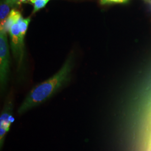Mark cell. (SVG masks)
<instances>
[{
	"instance_id": "9c48e42d",
	"label": "cell",
	"mask_w": 151,
	"mask_h": 151,
	"mask_svg": "<svg viewBox=\"0 0 151 151\" xmlns=\"http://www.w3.org/2000/svg\"><path fill=\"white\" fill-rule=\"evenodd\" d=\"M27 1V0H17V4H19V5H20V4H22V3L25 2Z\"/></svg>"
},
{
	"instance_id": "30bf717a",
	"label": "cell",
	"mask_w": 151,
	"mask_h": 151,
	"mask_svg": "<svg viewBox=\"0 0 151 151\" xmlns=\"http://www.w3.org/2000/svg\"><path fill=\"white\" fill-rule=\"evenodd\" d=\"M29 1H30V2L32 4H33L34 3V2H35L36 0H29Z\"/></svg>"
},
{
	"instance_id": "ba28073f",
	"label": "cell",
	"mask_w": 151,
	"mask_h": 151,
	"mask_svg": "<svg viewBox=\"0 0 151 151\" xmlns=\"http://www.w3.org/2000/svg\"><path fill=\"white\" fill-rule=\"evenodd\" d=\"M101 5L112 4H123L128 2L129 0H100Z\"/></svg>"
},
{
	"instance_id": "277c9868",
	"label": "cell",
	"mask_w": 151,
	"mask_h": 151,
	"mask_svg": "<svg viewBox=\"0 0 151 151\" xmlns=\"http://www.w3.org/2000/svg\"><path fill=\"white\" fill-rule=\"evenodd\" d=\"M22 17L20 11L15 9L12 10L5 22L1 23L0 30H3L6 32H9L12 26L14 24L19 22Z\"/></svg>"
},
{
	"instance_id": "5b68a950",
	"label": "cell",
	"mask_w": 151,
	"mask_h": 151,
	"mask_svg": "<svg viewBox=\"0 0 151 151\" xmlns=\"http://www.w3.org/2000/svg\"><path fill=\"white\" fill-rule=\"evenodd\" d=\"M17 2V0H4L0 6V20L1 23L5 22L6 17L10 14L12 7Z\"/></svg>"
},
{
	"instance_id": "8992f818",
	"label": "cell",
	"mask_w": 151,
	"mask_h": 151,
	"mask_svg": "<svg viewBox=\"0 0 151 151\" xmlns=\"http://www.w3.org/2000/svg\"><path fill=\"white\" fill-rule=\"evenodd\" d=\"M30 22V19L29 17L27 19H22L19 22V27H20V37L22 40L24 41V38L27 31V27L29 24Z\"/></svg>"
},
{
	"instance_id": "52a82bcc",
	"label": "cell",
	"mask_w": 151,
	"mask_h": 151,
	"mask_svg": "<svg viewBox=\"0 0 151 151\" xmlns=\"http://www.w3.org/2000/svg\"><path fill=\"white\" fill-rule=\"evenodd\" d=\"M50 0H36L34 4V10L32 14H35L36 12L44 8L48 3Z\"/></svg>"
},
{
	"instance_id": "6da1fadb",
	"label": "cell",
	"mask_w": 151,
	"mask_h": 151,
	"mask_svg": "<svg viewBox=\"0 0 151 151\" xmlns=\"http://www.w3.org/2000/svg\"><path fill=\"white\" fill-rule=\"evenodd\" d=\"M74 54L70 53L60 70L47 80L33 87L17 109L19 115L43 104L71 81Z\"/></svg>"
},
{
	"instance_id": "7a4b0ae2",
	"label": "cell",
	"mask_w": 151,
	"mask_h": 151,
	"mask_svg": "<svg viewBox=\"0 0 151 151\" xmlns=\"http://www.w3.org/2000/svg\"><path fill=\"white\" fill-rule=\"evenodd\" d=\"M10 60L6 32L0 30V91L2 97L7 91L10 81Z\"/></svg>"
},
{
	"instance_id": "3957f363",
	"label": "cell",
	"mask_w": 151,
	"mask_h": 151,
	"mask_svg": "<svg viewBox=\"0 0 151 151\" xmlns=\"http://www.w3.org/2000/svg\"><path fill=\"white\" fill-rule=\"evenodd\" d=\"M5 102L0 115V140L3 143L6 134L9 131L13 119L14 93L12 88L6 94Z\"/></svg>"
}]
</instances>
